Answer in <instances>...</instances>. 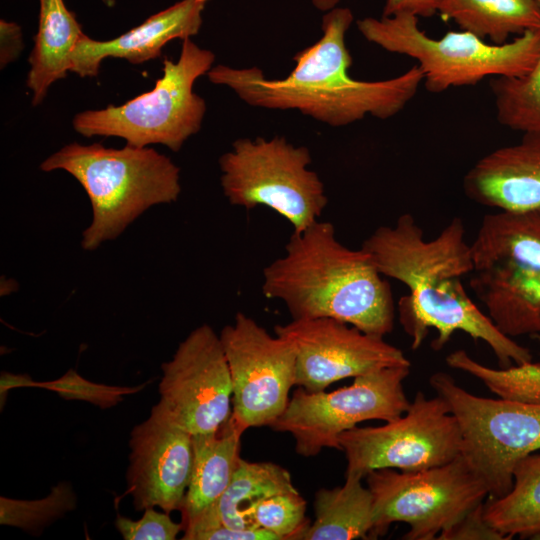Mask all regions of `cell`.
<instances>
[{
    "label": "cell",
    "instance_id": "1",
    "mask_svg": "<svg viewBox=\"0 0 540 540\" xmlns=\"http://www.w3.org/2000/svg\"><path fill=\"white\" fill-rule=\"evenodd\" d=\"M384 276L403 283L409 294L398 303L399 320L418 349L430 328L438 335L431 346L442 349L456 331L484 341L501 368L532 361V355L504 335L471 300L462 279L475 270L471 244L459 218L433 239L424 237L414 217L402 214L393 226L377 228L361 247Z\"/></svg>",
    "mask_w": 540,
    "mask_h": 540
},
{
    "label": "cell",
    "instance_id": "2",
    "mask_svg": "<svg viewBox=\"0 0 540 540\" xmlns=\"http://www.w3.org/2000/svg\"><path fill=\"white\" fill-rule=\"evenodd\" d=\"M354 16L346 7H335L322 18V36L297 52L295 67L284 78H268L256 66H213L210 82L230 88L254 107L297 110L333 127L350 125L372 116L388 119L405 108L423 83L416 64L403 74L377 81H364L349 74L352 56L346 33Z\"/></svg>",
    "mask_w": 540,
    "mask_h": 540
},
{
    "label": "cell",
    "instance_id": "3",
    "mask_svg": "<svg viewBox=\"0 0 540 540\" xmlns=\"http://www.w3.org/2000/svg\"><path fill=\"white\" fill-rule=\"evenodd\" d=\"M285 253L264 268L262 291L281 300L292 319L333 318L380 337L393 330L390 284L366 251L338 241L332 223L293 231Z\"/></svg>",
    "mask_w": 540,
    "mask_h": 540
},
{
    "label": "cell",
    "instance_id": "4",
    "mask_svg": "<svg viewBox=\"0 0 540 540\" xmlns=\"http://www.w3.org/2000/svg\"><path fill=\"white\" fill-rule=\"evenodd\" d=\"M44 172L71 174L88 195L92 220L81 245L94 250L117 238L148 208L177 200L180 169L153 148H109L100 143H70L44 160Z\"/></svg>",
    "mask_w": 540,
    "mask_h": 540
},
{
    "label": "cell",
    "instance_id": "5",
    "mask_svg": "<svg viewBox=\"0 0 540 540\" xmlns=\"http://www.w3.org/2000/svg\"><path fill=\"white\" fill-rule=\"evenodd\" d=\"M418 18L402 12L365 17L356 25L367 41L416 60L425 88L431 93L475 85L486 77L523 76L540 55V29L526 31L499 45L465 30L450 31L434 39L419 28Z\"/></svg>",
    "mask_w": 540,
    "mask_h": 540
},
{
    "label": "cell",
    "instance_id": "6",
    "mask_svg": "<svg viewBox=\"0 0 540 540\" xmlns=\"http://www.w3.org/2000/svg\"><path fill=\"white\" fill-rule=\"evenodd\" d=\"M214 61L211 50L185 39L178 60L163 61V74L152 90L119 106L80 112L73 118V128L85 137L114 136L133 147L162 144L177 152L201 128L206 102L194 93L193 85Z\"/></svg>",
    "mask_w": 540,
    "mask_h": 540
},
{
    "label": "cell",
    "instance_id": "7",
    "mask_svg": "<svg viewBox=\"0 0 540 540\" xmlns=\"http://www.w3.org/2000/svg\"><path fill=\"white\" fill-rule=\"evenodd\" d=\"M310 150L284 137L240 138L219 158L220 182L229 203L245 209L271 208L294 232L317 222L328 198L319 175L308 168Z\"/></svg>",
    "mask_w": 540,
    "mask_h": 540
},
{
    "label": "cell",
    "instance_id": "8",
    "mask_svg": "<svg viewBox=\"0 0 540 540\" xmlns=\"http://www.w3.org/2000/svg\"><path fill=\"white\" fill-rule=\"evenodd\" d=\"M364 478L374 502L372 539L384 536L394 522L410 527L402 539H436L489 495L462 454L441 466L408 472L382 468Z\"/></svg>",
    "mask_w": 540,
    "mask_h": 540
},
{
    "label": "cell",
    "instance_id": "9",
    "mask_svg": "<svg viewBox=\"0 0 540 540\" xmlns=\"http://www.w3.org/2000/svg\"><path fill=\"white\" fill-rule=\"evenodd\" d=\"M429 382L458 421L461 454L490 497L505 496L517 463L540 450V405L473 395L444 372L434 373Z\"/></svg>",
    "mask_w": 540,
    "mask_h": 540
},
{
    "label": "cell",
    "instance_id": "10",
    "mask_svg": "<svg viewBox=\"0 0 540 540\" xmlns=\"http://www.w3.org/2000/svg\"><path fill=\"white\" fill-rule=\"evenodd\" d=\"M410 366L386 367L354 378L331 392L294 391L282 415L270 426L295 439L296 452L316 456L323 448L340 450L338 436L367 420L388 422L409 408L403 388Z\"/></svg>",
    "mask_w": 540,
    "mask_h": 540
},
{
    "label": "cell",
    "instance_id": "11",
    "mask_svg": "<svg viewBox=\"0 0 540 540\" xmlns=\"http://www.w3.org/2000/svg\"><path fill=\"white\" fill-rule=\"evenodd\" d=\"M347 460L346 474L363 478L372 470L418 471L444 465L462 449L456 417L439 395L418 391L400 417L376 427H353L338 436Z\"/></svg>",
    "mask_w": 540,
    "mask_h": 540
},
{
    "label": "cell",
    "instance_id": "12",
    "mask_svg": "<svg viewBox=\"0 0 540 540\" xmlns=\"http://www.w3.org/2000/svg\"><path fill=\"white\" fill-rule=\"evenodd\" d=\"M219 336L232 381V419L242 433L251 427L271 426L286 409L294 386L292 343L271 336L242 312Z\"/></svg>",
    "mask_w": 540,
    "mask_h": 540
},
{
    "label": "cell",
    "instance_id": "13",
    "mask_svg": "<svg viewBox=\"0 0 540 540\" xmlns=\"http://www.w3.org/2000/svg\"><path fill=\"white\" fill-rule=\"evenodd\" d=\"M161 369L159 403L190 434L212 433L230 418L231 375L212 327L194 329Z\"/></svg>",
    "mask_w": 540,
    "mask_h": 540
},
{
    "label": "cell",
    "instance_id": "14",
    "mask_svg": "<svg viewBox=\"0 0 540 540\" xmlns=\"http://www.w3.org/2000/svg\"><path fill=\"white\" fill-rule=\"evenodd\" d=\"M295 350L294 385L309 392L393 366H410L403 352L384 337L367 334L333 318L293 319L274 327Z\"/></svg>",
    "mask_w": 540,
    "mask_h": 540
},
{
    "label": "cell",
    "instance_id": "15",
    "mask_svg": "<svg viewBox=\"0 0 540 540\" xmlns=\"http://www.w3.org/2000/svg\"><path fill=\"white\" fill-rule=\"evenodd\" d=\"M129 445L126 479L135 509L181 510L192 473V434L158 403L132 429Z\"/></svg>",
    "mask_w": 540,
    "mask_h": 540
},
{
    "label": "cell",
    "instance_id": "16",
    "mask_svg": "<svg viewBox=\"0 0 540 540\" xmlns=\"http://www.w3.org/2000/svg\"><path fill=\"white\" fill-rule=\"evenodd\" d=\"M463 189L472 201L498 211L540 208V131L480 158L465 174Z\"/></svg>",
    "mask_w": 540,
    "mask_h": 540
},
{
    "label": "cell",
    "instance_id": "17",
    "mask_svg": "<svg viewBox=\"0 0 540 540\" xmlns=\"http://www.w3.org/2000/svg\"><path fill=\"white\" fill-rule=\"evenodd\" d=\"M209 1L181 0L107 41L95 40L83 33L72 51L70 72L80 77H96L107 57L125 59L132 64L160 57L169 41H183L199 33L202 13Z\"/></svg>",
    "mask_w": 540,
    "mask_h": 540
},
{
    "label": "cell",
    "instance_id": "18",
    "mask_svg": "<svg viewBox=\"0 0 540 540\" xmlns=\"http://www.w3.org/2000/svg\"><path fill=\"white\" fill-rule=\"evenodd\" d=\"M470 286L506 336L540 334V276L507 261L473 271Z\"/></svg>",
    "mask_w": 540,
    "mask_h": 540
},
{
    "label": "cell",
    "instance_id": "19",
    "mask_svg": "<svg viewBox=\"0 0 540 540\" xmlns=\"http://www.w3.org/2000/svg\"><path fill=\"white\" fill-rule=\"evenodd\" d=\"M242 434L230 416L216 431L192 435V473L180 510L184 527L215 510L241 459Z\"/></svg>",
    "mask_w": 540,
    "mask_h": 540
},
{
    "label": "cell",
    "instance_id": "20",
    "mask_svg": "<svg viewBox=\"0 0 540 540\" xmlns=\"http://www.w3.org/2000/svg\"><path fill=\"white\" fill-rule=\"evenodd\" d=\"M39 26L29 56L26 85L32 91V105L40 104L55 81L67 76L71 54L83 35L81 25L63 0H39Z\"/></svg>",
    "mask_w": 540,
    "mask_h": 540
},
{
    "label": "cell",
    "instance_id": "21",
    "mask_svg": "<svg viewBox=\"0 0 540 540\" xmlns=\"http://www.w3.org/2000/svg\"><path fill=\"white\" fill-rule=\"evenodd\" d=\"M471 251L475 270L507 261L540 276V208L485 215Z\"/></svg>",
    "mask_w": 540,
    "mask_h": 540
},
{
    "label": "cell",
    "instance_id": "22",
    "mask_svg": "<svg viewBox=\"0 0 540 540\" xmlns=\"http://www.w3.org/2000/svg\"><path fill=\"white\" fill-rule=\"evenodd\" d=\"M345 476L344 485L316 492L315 519L303 540L372 539L375 523L373 495L368 487L363 486L362 476Z\"/></svg>",
    "mask_w": 540,
    "mask_h": 540
},
{
    "label": "cell",
    "instance_id": "23",
    "mask_svg": "<svg viewBox=\"0 0 540 540\" xmlns=\"http://www.w3.org/2000/svg\"><path fill=\"white\" fill-rule=\"evenodd\" d=\"M438 13L462 30L499 45L510 36L540 29L538 0H440Z\"/></svg>",
    "mask_w": 540,
    "mask_h": 540
},
{
    "label": "cell",
    "instance_id": "24",
    "mask_svg": "<svg viewBox=\"0 0 540 540\" xmlns=\"http://www.w3.org/2000/svg\"><path fill=\"white\" fill-rule=\"evenodd\" d=\"M486 521L506 539L540 536V450L521 459L503 497L484 503Z\"/></svg>",
    "mask_w": 540,
    "mask_h": 540
},
{
    "label": "cell",
    "instance_id": "25",
    "mask_svg": "<svg viewBox=\"0 0 540 540\" xmlns=\"http://www.w3.org/2000/svg\"><path fill=\"white\" fill-rule=\"evenodd\" d=\"M297 490L288 470L272 462H249L240 459L230 484L219 499L215 514L230 528H254L249 511L263 499ZM259 528V527H257Z\"/></svg>",
    "mask_w": 540,
    "mask_h": 540
},
{
    "label": "cell",
    "instance_id": "26",
    "mask_svg": "<svg viewBox=\"0 0 540 540\" xmlns=\"http://www.w3.org/2000/svg\"><path fill=\"white\" fill-rule=\"evenodd\" d=\"M490 89L502 126L522 133L540 131V55L527 74L492 78Z\"/></svg>",
    "mask_w": 540,
    "mask_h": 540
},
{
    "label": "cell",
    "instance_id": "27",
    "mask_svg": "<svg viewBox=\"0 0 540 540\" xmlns=\"http://www.w3.org/2000/svg\"><path fill=\"white\" fill-rule=\"evenodd\" d=\"M446 363L479 379L499 398L540 405V362L494 369L477 362L460 349L450 353Z\"/></svg>",
    "mask_w": 540,
    "mask_h": 540
},
{
    "label": "cell",
    "instance_id": "28",
    "mask_svg": "<svg viewBox=\"0 0 540 540\" xmlns=\"http://www.w3.org/2000/svg\"><path fill=\"white\" fill-rule=\"evenodd\" d=\"M306 501L295 491L269 496L248 513L249 522L279 540H303L311 522L306 517Z\"/></svg>",
    "mask_w": 540,
    "mask_h": 540
},
{
    "label": "cell",
    "instance_id": "29",
    "mask_svg": "<svg viewBox=\"0 0 540 540\" xmlns=\"http://www.w3.org/2000/svg\"><path fill=\"white\" fill-rule=\"evenodd\" d=\"M115 526L125 540H174L184 528L183 523L172 521L169 513L154 507L145 509L138 520L118 515Z\"/></svg>",
    "mask_w": 540,
    "mask_h": 540
},
{
    "label": "cell",
    "instance_id": "30",
    "mask_svg": "<svg viewBox=\"0 0 540 540\" xmlns=\"http://www.w3.org/2000/svg\"><path fill=\"white\" fill-rule=\"evenodd\" d=\"M438 540H504L484 517V503H480L466 513L451 527L441 532Z\"/></svg>",
    "mask_w": 540,
    "mask_h": 540
},
{
    "label": "cell",
    "instance_id": "31",
    "mask_svg": "<svg viewBox=\"0 0 540 540\" xmlns=\"http://www.w3.org/2000/svg\"><path fill=\"white\" fill-rule=\"evenodd\" d=\"M193 540H279L262 528L234 529L222 523L196 534Z\"/></svg>",
    "mask_w": 540,
    "mask_h": 540
},
{
    "label": "cell",
    "instance_id": "32",
    "mask_svg": "<svg viewBox=\"0 0 540 540\" xmlns=\"http://www.w3.org/2000/svg\"><path fill=\"white\" fill-rule=\"evenodd\" d=\"M0 67L17 59L23 49L21 28L16 23L0 21Z\"/></svg>",
    "mask_w": 540,
    "mask_h": 540
},
{
    "label": "cell",
    "instance_id": "33",
    "mask_svg": "<svg viewBox=\"0 0 540 540\" xmlns=\"http://www.w3.org/2000/svg\"><path fill=\"white\" fill-rule=\"evenodd\" d=\"M440 0H386L382 16L407 12L418 17H431L438 13Z\"/></svg>",
    "mask_w": 540,
    "mask_h": 540
},
{
    "label": "cell",
    "instance_id": "34",
    "mask_svg": "<svg viewBox=\"0 0 540 540\" xmlns=\"http://www.w3.org/2000/svg\"><path fill=\"white\" fill-rule=\"evenodd\" d=\"M313 6L322 11L327 12L335 7H337L340 0H311Z\"/></svg>",
    "mask_w": 540,
    "mask_h": 540
},
{
    "label": "cell",
    "instance_id": "35",
    "mask_svg": "<svg viewBox=\"0 0 540 540\" xmlns=\"http://www.w3.org/2000/svg\"><path fill=\"white\" fill-rule=\"evenodd\" d=\"M102 1L108 6H113L114 5V0H102Z\"/></svg>",
    "mask_w": 540,
    "mask_h": 540
},
{
    "label": "cell",
    "instance_id": "36",
    "mask_svg": "<svg viewBox=\"0 0 540 540\" xmlns=\"http://www.w3.org/2000/svg\"><path fill=\"white\" fill-rule=\"evenodd\" d=\"M540 338V335H537Z\"/></svg>",
    "mask_w": 540,
    "mask_h": 540
}]
</instances>
